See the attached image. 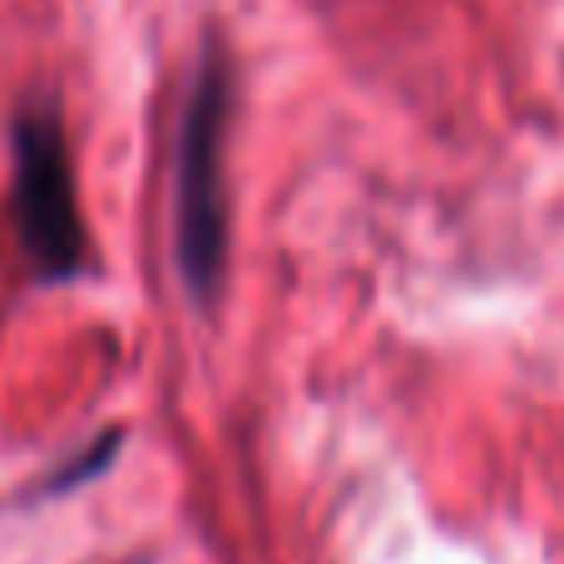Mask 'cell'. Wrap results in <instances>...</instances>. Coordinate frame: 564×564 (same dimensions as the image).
Returning a JSON list of instances; mask_svg holds the SVG:
<instances>
[{"instance_id":"6da1fadb","label":"cell","mask_w":564,"mask_h":564,"mask_svg":"<svg viewBox=\"0 0 564 564\" xmlns=\"http://www.w3.org/2000/svg\"><path fill=\"white\" fill-rule=\"evenodd\" d=\"M234 115V69L208 40L194 65L174 144V253L184 288L198 307H214L228 268V194H224V139Z\"/></svg>"},{"instance_id":"7a4b0ae2","label":"cell","mask_w":564,"mask_h":564,"mask_svg":"<svg viewBox=\"0 0 564 564\" xmlns=\"http://www.w3.org/2000/svg\"><path fill=\"white\" fill-rule=\"evenodd\" d=\"M15 149V184H10V218H15L25 263L40 282H75L89 268V234L79 218L75 159L55 105H25L10 124Z\"/></svg>"},{"instance_id":"3957f363","label":"cell","mask_w":564,"mask_h":564,"mask_svg":"<svg viewBox=\"0 0 564 564\" xmlns=\"http://www.w3.org/2000/svg\"><path fill=\"white\" fill-rule=\"evenodd\" d=\"M115 446H119V431H105V436L89 446V460H69V466L59 470V476L50 480L45 490H69L75 480H85V476H95V470H105V466H109V451H115Z\"/></svg>"}]
</instances>
